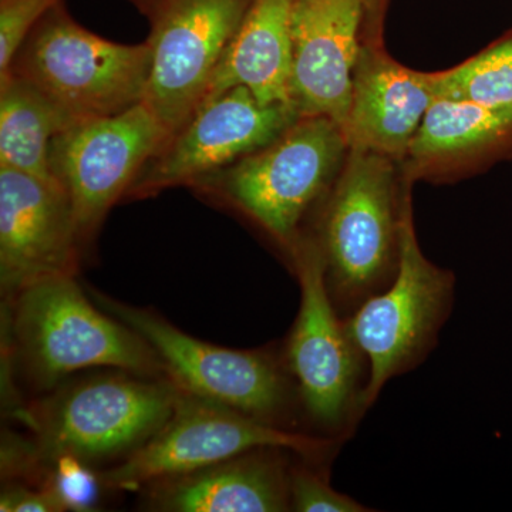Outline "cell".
Wrapping results in <instances>:
<instances>
[{
  "mask_svg": "<svg viewBox=\"0 0 512 512\" xmlns=\"http://www.w3.org/2000/svg\"><path fill=\"white\" fill-rule=\"evenodd\" d=\"M412 183L407 177L402 187L396 278L389 288L343 318L369 366L363 412L375 404L390 379L416 369L427 359L453 309V272L430 262L417 241Z\"/></svg>",
  "mask_w": 512,
  "mask_h": 512,
  "instance_id": "277c9868",
  "label": "cell"
},
{
  "mask_svg": "<svg viewBox=\"0 0 512 512\" xmlns=\"http://www.w3.org/2000/svg\"><path fill=\"white\" fill-rule=\"evenodd\" d=\"M293 3L295 0H252L202 103L232 87L245 86L262 106L293 104Z\"/></svg>",
  "mask_w": 512,
  "mask_h": 512,
  "instance_id": "e0dca14e",
  "label": "cell"
},
{
  "mask_svg": "<svg viewBox=\"0 0 512 512\" xmlns=\"http://www.w3.org/2000/svg\"><path fill=\"white\" fill-rule=\"evenodd\" d=\"M60 0H0V83L40 19Z\"/></svg>",
  "mask_w": 512,
  "mask_h": 512,
  "instance_id": "7402d4cb",
  "label": "cell"
},
{
  "mask_svg": "<svg viewBox=\"0 0 512 512\" xmlns=\"http://www.w3.org/2000/svg\"><path fill=\"white\" fill-rule=\"evenodd\" d=\"M151 53L83 29L57 3L40 19L9 74L28 80L72 120L113 116L144 100Z\"/></svg>",
  "mask_w": 512,
  "mask_h": 512,
  "instance_id": "5b68a950",
  "label": "cell"
},
{
  "mask_svg": "<svg viewBox=\"0 0 512 512\" xmlns=\"http://www.w3.org/2000/svg\"><path fill=\"white\" fill-rule=\"evenodd\" d=\"M10 348L39 386L90 367L167 377L154 349L121 320L100 312L76 275L43 279L6 302Z\"/></svg>",
  "mask_w": 512,
  "mask_h": 512,
  "instance_id": "7a4b0ae2",
  "label": "cell"
},
{
  "mask_svg": "<svg viewBox=\"0 0 512 512\" xmlns=\"http://www.w3.org/2000/svg\"><path fill=\"white\" fill-rule=\"evenodd\" d=\"M292 463L289 473L291 511L298 512H365L370 508L357 503L349 495L330 487L328 474L311 464Z\"/></svg>",
  "mask_w": 512,
  "mask_h": 512,
  "instance_id": "44dd1931",
  "label": "cell"
},
{
  "mask_svg": "<svg viewBox=\"0 0 512 512\" xmlns=\"http://www.w3.org/2000/svg\"><path fill=\"white\" fill-rule=\"evenodd\" d=\"M348 141L322 116L301 117L274 143L237 161L218 178V190L288 251L298 244L306 212L338 171Z\"/></svg>",
  "mask_w": 512,
  "mask_h": 512,
  "instance_id": "9c48e42d",
  "label": "cell"
},
{
  "mask_svg": "<svg viewBox=\"0 0 512 512\" xmlns=\"http://www.w3.org/2000/svg\"><path fill=\"white\" fill-rule=\"evenodd\" d=\"M168 140L170 133L144 100L121 113L80 121L56 134L50 168L69 197L82 242L121 195L131 190L144 164Z\"/></svg>",
  "mask_w": 512,
  "mask_h": 512,
  "instance_id": "30bf717a",
  "label": "cell"
},
{
  "mask_svg": "<svg viewBox=\"0 0 512 512\" xmlns=\"http://www.w3.org/2000/svg\"><path fill=\"white\" fill-rule=\"evenodd\" d=\"M252 0H158L144 101L175 136L194 116Z\"/></svg>",
  "mask_w": 512,
  "mask_h": 512,
  "instance_id": "8fae6325",
  "label": "cell"
},
{
  "mask_svg": "<svg viewBox=\"0 0 512 512\" xmlns=\"http://www.w3.org/2000/svg\"><path fill=\"white\" fill-rule=\"evenodd\" d=\"M293 453L262 447L146 485L150 511L284 512L291 511L289 473Z\"/></svg>",
  "mask_w": 512,
  "mask_h": 512,
  "instance_id": "2e32d148",
  "label": "cell"
},
{
  "mask_svg": "<svg viewBox=\"0 0 512 512\" xmlns=\"http://www.w3.org/2000/svg\"><path fill=\"white\" fill-rule=\"evenodd\" d=\"M50 485L66 504L67 511H86L96 503L100 480L89 466L73 457H63L50 468Z\"/></svg>",
  "mask_w": 512,
  "mask_h": 512,
  "instance_id": "603a6c76",
  "label": "cell"
},
{
  "mask_svg": "<svg viewBox=\"0 0 512 512\" xmlns=\"http://www.w3.org/2000/svg\"><path fill=\"white\" fill-rule=\"evenodd\" d=\"M180 387L168 377L110 373L69 384L19 413L29 440H3V474L42 478L57 460L92 467L123 460L173 414Z\"/></svg>",
  "mask_w": 512,
  "mask_h": 512,
  "instance_id": "6da1fadb",
  "label": "cell"
},
{
  "mask_svg": "<svg viewBox=\"0 0 512 512\" xmlns=\"http://www.w3.org/2000/svg\"><path fill=\"white\" fill-rule=\"evenodd\" d=\"M0 511L62 512L67 507L50 485L9 484L0 495Z\"/></svg>",
  "mask_w": 512,
  "mask_h": 512,
  "instance_id": "cb8c5ba5",
  "label": "cell"
},
{
  "mask_svg": "<svg viewBox=\"0 0 512 512\" xmlns=\"http://www.w3.org/2000/svg\"><path fill=\"white\" fill-rule=\"evenodd\" d=\"M340 441L269 426L180 387L173 414L163 427L130 456L97 476L110 490H136L255 448H286L308 460L323 461L339 450Z\"/></svg>",
  "mask_w": 512,
  "mask_h": 512,
  "instance_id": "ba28073f",
  "label": "cell"
},
{
  "mask_svg": "<svg viewBox=\"0 0 512 512\" xmlns=\"http://www.w3.org/2000/svg\"><path fill=\"white\" fill-rule=\"evenodd\" d=\"M82 244L57 183L0 167V285L6 302L29 285L76 275Z\"/></svg>",
  "mask_w": 512,
  "mask_h": 512,
  "instance_id": "4fadbf2b",
  "label": "cell"
},
{
  "mask_svg": "<svg viewBox=\"0 0 512 512\" xmlns=\"http://www.w3.org/2000/svg\"><path fill=\"white\" fill-rule=\"evenodd\" d=\"M434 100L430 73L404 67L380 47L362 46L343 128L349 148L403 160Z\"/></svg>",
  "mask_w": 512,
  "mask_h": 512,
  "instance_id": "9a60e30c",
  "label": "cell"
},
{
  "mask_svg": "<svg viewBox=\"0 0 512 512\" xmlns=\"http://www.w3.org/2000/svg\"><path fill=\"white\" fill-rule=\"evenodd\" d=\"M133 2L136 3L138 8L144 10L147 15H150V13L153 12V9L156 8L158 0H133Z\"/></svg>",
  "mask_w": 512,
  "mask_h": 512,
  "instance_id": "d4e9b609",
  "label": "cell"
},
{
  "mask_svg": "<svg viewBox=\"0 0 512 512\" xmlns=\"http://www.w3.org/2000/svg\"><path fill=\"white\" fill-rule=\"evenodd\" d=\"M365 0H295L292 10V101L302 117L345 128L360 50Z\"/></svg>",
  "mask_w": 512,
  "mask_h": 512,
  "instance_id": "5bb4252c",
  "label": "cell"
},
{
  "mask_svg": "<svg viewBox=\"0 0 512 512\" xmlns=\"http://www.w3.org/2000/svg\"><path fill=\"white\" fill-rule=\"evenodd\" d=\"M72 120L28 80L9 74L0 83V167L56 183L50 148Z\"/></svg>",
  "mask_w": 512,
  "mask_h": 512,
  "instance_id": "d6986e66",
  "label": "cell"
},
{
  "mask_svg": "<svg viewBox=\"0 0 512 512\" xmlns=\"http://www.w3.org/2000/svg\"><path fill=\"white\" fill-rule=\"evenodd\" d=\"M436 99L468 101L512 114V30L446 72L430 73Z\"/></svg>",
  "mask_w": 512,
  "mask_h": 512,
  "instance_id": "ffe728a7",
  "label": "cell"
},
{
  "mask_svg": "<svg viewBox=\"0 0 512 512\" xmlns=\"http://www.w3.org/2000/svg\"><path fill=\"white\" fill-rule=\"evenodd\" d=\"M512 153V114L468 101L436 99L409 148L407 177L446 170L453 163Z\"/></svg>",
  "mask_w": 512,
  "mask_h": 512,
  "instance_id": "ac0fdd59",
  "label": "cell"
},
{
  "mask_svg": "<svg viewBox=\"0 0 512 512\" xmlns=\"http://www.w3.org/2000/svg\"><path fill=\"white\" fill-rule=\"evenodd\" d=\"M392 158L349 148L316 241L326 288L342 318L389 288L399 269L402 191Z\"/></svg>",
  "mask_w": 512,
  "mask_h": 512,
  "instance_id": "3957f363",
  "label": "cell"
},
{
  "mask_svg": "<svg viewBox=\"0 0 512 512\" xmlns=\"http://www.w3.org/2000/svg\"><path fill=\"white\" fill-rule=\"evenodd\" d=\"M301 306L284 359L309 419L336 439H348L363 416L369 366L326 288L322 252L312 239L291 251Z\"/></svg>",
  "mask_w": 512,
  "mask_h": 512,
  "instance_id": "52a82bcc",
  "label": "cell"
},
{
  "mask_svg": "<svg viewBox=\"0 0 512 512\" xmlns=\"http://www.w3.org/2000/svg\"><path fill=\"white\" fill-rule=\"evenodd\" d=\"M301 117L293 104L262 106L247 87H232L198 107L151 160L134 188L138 194H151L161 188L198 183L274 143Z\"/></svg>",
  "mask_w": 512,
  "mask_h": 512,
  "instance_id": "7c38bea8",
  "label": "cell"
},
{
  "mask_svg": "<svg viewBox=\"0 0 512 512\" xmlns=\"http://www.w3.org/2000/svg\"><path fill=\"white\" fill-rule=\"evenodd\" d=\"M104 311L136 330L185 392L224 404L279 429L293 430L298 390L284 355L274 349L234 350L187 335L148 309L93 293Z\"/></svg>",
  "mask_w": 512,
  "mask_h": 512,
  "instance_id": "8992f818",
  "label": "cell"
}]
</instances>
